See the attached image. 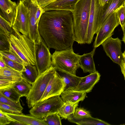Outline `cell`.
Segmentation results:
<instances>
[{"label": "cell", "instance_id": "30", "mask_svg": "<svg viewBox=\"0 0 125 125\" xmlns=\"http://www.w3.org/2000/svg\"><path fill=\"white\" fill-rule=\"evenodd\" d=\"M60 117L58 113H56L48 115L43 119L47 125H61Z\"/></svg>", "mask_w": 125, "mask_h": 125}, {"label": "cell", "instance_id": "17", "mask_svg": "<svg viewBox=\"0 0 125 125\" xmlns=\"http://www.w3.org/2000/svg\"><path fill=\"white\" fill-rule=\"evenodd\" d=\"M80 0H57L43 8L44 11L63 10L72 11Z\"/></svg>", "mask_w": 125, "mask_h": 125}, {"label": "cell", "instance_id": "6", "mask_svg": "<svg viewBox=\"0 0 125 125\" xmlns=\"http://www.w3.org/2000/svg\"><path fill=\"white\" fill-rule=\"evenodd\" d=\"M64 103L60 95L53 96L39 102L29 111L31 115L43 119L48 115L58 113Z\"/></svg>", "mask_w": 125, "mask_h": 125}, {"label": "cell", "instance_id": "43", "mask_svg": "<svg viewBox=\"0 0 125 125\" xmlns=\"http://www.w3.org/2000/svg\"><path fill=\"white\" fill-rule=\"evenodd\" d=\"M123 33V36L122 41L123 42L125 45V24L123 28H122Z\"/></svg>", "mask_w": 125, "mask_h": 125}, {"label": "cell", "instance_id": "26", "mask_svg": "<svg viewBox=\"0 0 125 125\" xmlns=\"http://www.w3.org/2000/svg\"><path fill=\"white\" fill-rule=\"evenodd\" d=\"M22 77H8L0 75V90L11 87Z\"/></svg>", "mask_w": 125, "mask_h": 125}, {"label": "cell", "instance_id": "40", "mask_svg": "<svg viewBox=\"0 0 125 125\" xmlns=\"http://www.w3.org/2000/svg\"><path fill=\"white\" fill-rule=\"evenodd\" d=\"M120 66L121 71L123 75L125 80V62L124 60L122 61Z\"/></svg>", "mask_w": 125, "mask_h": 125}, {"label": "cell", "instance_id": "3", "mask_svg": "<svg viewBox=\"0 0 125 125\" xmlns=\"http://www.w3.org/2000/svg\"><path fill=\"white\" fill-rule=\"evenodd\" d=\"M91 0H80L72 11L73 17L75 41L86 43Z\"/></svg>", "mask_w": 125, "mask_h": 125}, {"label": "cell", "instance_id": "23", "mask_svg": "<svg viewBox=\"0 0 125 125\" xmlns=\"http://www.w3.org/2000/svg\"><path fill=\"white\" fill-rule=\"evenodd\" d=\"M21 73L22 77L31 84L34 82L39 75L36 66L30 64L25 66Z\"/></svg>", "mask_w": 125, "mask_h": 125}, {"label": "cell", "instance_id": "14", "mask_svg": "<svg viewBox=\"0 0 125 125\" xmlns=\"http://www.w3.org/2000/svg\"><path fill=\"white\" fill-rule=\"evenodd\" d=\"M28 10L29 19V33L31 35L36 34L39 31L36 23V15L40 6L37 0H21Z\"/></svg>", "mask_w": 125, "mask_h": 125}, {"label": "cell", "instance_id": "2", "mask_svg": "<svg viewBox=\"0 0 125 125\" xmlns=\"http://www.w3.org/2000/svg\"><path fill=\"white\" fill-rule=\"evenodd\" d=\"M12 27L15 34L7 35L10 44L9 52L21 59L26 65L30 64L36 66V43L30 40L28 36L21 34Z\"/></svg>", "mask_w": 125, "mask_h": 125}, {"label": "cell", "instance_id": "31", "mask_svg": "<svg viewBox=\"0 0 125 125\" xmlns=\"http://www.w3.org/2000/svg\"><path fill=\"white\" fill-rule=\"evenodd\" d=\"M0 102L9 105L19 110L22 111L23 109L20 101L16 102L8 98L0 93Z\"/></svg>", "mask_w": 125, "mask_h": 125}, {"label": "cell", "instance_id": "21", "mask_svg": "<svg viewBox=\"0 0 125 125\" xmlns=\"http://www.w3.org/2000/svg\"><path fill=\"white\" fill-rule=\"evenodd\" d=\"M70 122L80 125H109V123L100 119L92 116L80 119L74 118L72 114L67 119Z\"/></svg>", "mask_w": 125, "mask_h": 125}, {"label": "cell", "instance_id": "41", "mask_svg": "<svg viewBox=\"0 0 125 125\" xmlns=\"http://www.w3.org/2000/svg\"><path fill=\"white\" fill-rule=\"evenodd\" d=\"M7 66L2 56L0 55V68H5Z\"/></svg>", "mask_w": 125, "mask_h": 125}, {"label": "cell", "instance_id": "36", "mask_svg": "<svg viewBox=\"0 0 125 125\" xmlns=\"http://www.w3.org/2000/svg\"><path fill=\"white\" fill-rule=\"evenodd\" d=\"M115 12L118 19L119 24L122 28L125 24V7L124 5L117 9Z\"/></svg>", "mask_w": 125, "mask_h": 125}, {"label": "cell", "instance_id": "29", "mask_svg": "<svg viewBox=\"0 0 125 125\" xmlns=\"http://www.w3.org/2000/svg\"><path fill=\"white\" fill-rule=\"evenodd\" d=\"M10 44L7 35L0 29V51H9Z\"/></svg>", "mask_w": 125, "mask_h": 125}, {"label": "cell", "instance_id": "5", "mask_svg": "<svg viewBox=\"0 0 125 125\" xmlns=\"http://www.w3.org/2000/svg\"><path fill=\"white\" fill-rule=\"evenodd\" d=\"M57 70L52 65L38 76L31 84L30 92L26 98L29 108H31L39 102L51 79Z\"/></svg>", "mask_w": 125, "mask_h": 125}, {"label": "cell", "instance_id": "22", "mask_svg": "<svg viewBox=\"0 0 125 125\" xmlns=\"http://www.w3.org/2000/svg\"><path fill=\"white\" fill-rule=\"evenodd\" d=\"M59 73L65 83L64 91L74 89L78 85L82 77L67 73L59 72Z\"/></svg>", "mask_w": 125, "mask_h": 125}, {"label": "cell", "instance_id": "12", "mask_svg": "<svg viewBox=\"0 0 125 125\" xmlns=\"http://www.w3.org/2000/svg\"><path fill=\"white\" fill-rule=\"evenodd\" d=\"M65 86L62 79L56 71L50 80L39 102L53 96L60 95L64 91Z\"/></svg>", "mask_w": 125, "mask_h": 125}, {"label": "cell", "instance_id": "11", "mask_svg": "<svg viewBox=\"0 0 125 125\" xmlns=\"http://www.w3.org/2000/svg\"><path fill=\"white\" fill-rule=\"evenodd\" d=\"M29 19L27 8L21 0L17 4L16 16L12 26L22 34L28 36Z\"/></svg>", "mask_w": 125, "mask_h": 125}, {"label": "cell", "instance_id": "42", "mask_svg": "<svg viewBox=\"0 0 125 125\" xmlns=\"http://www.w3.org/2000/svg\"><path fill=\"white\" fill-rule=\"evenodd\" d=\"M109 0H98L99 4L101 6H104Z\"/></svg>", "mask_w": 125, "mask_h": 125}, {"label": "cell", "instance_id": "7", "mask_svg": "<svg viewBox=\"0 0 125 125\" xmlns=\"http://www.w3.org/2000/svg\"><path fill=\"white\" fill-rule=\"evenodd\" d=\"M119 25L118 19L114 12L105 20L98 31L94 43V48H96L112 36L115 29Z\"/></svg>", "mask_w": 125, "mask_h": 125}, {"label": "cell", "instance_id": "9", "mask_svg": "<svg viewBox=\"0 0 125 125\" xmlns=\"http://www.w3.org/2000/svg\"><path fill=\"white\" fill-rule=\"evenodd\" d=\"M106 55L114 62L120 66L124 60L121 51V40L118 37L108 38L101 44Z\"/></svg>", "mask_w": 125, "mask_h": 125}, {"label": "cell", "instance_id": "39", "mask_svg": "<svg viewBox=\"0 0 125 125\" xmlns=\"http://www.w3.org/2000/svg\"><path fill=\"white\" fill-rule=\"evenodd\" d=\"M57 0H37L39 5L42 8Z\"/></svg>", "mask_w": 125, "mask_h": 125}, {"label": "cell", "instance_id": "18", "mask_svg": "<svg viewBox=\"0 0 125 125\" xmlns=\"http://www.w3.org/2000/svg\"><path fill=\"white\" fill-rule=\"evenodd\" d=\"M95 49L94 48L90 52L80 56L79 61L80 67L84 73L88 72L90 74L96 71L93 58Z\"/></svg>", "mask_w": 125, "mask_h": 125}, {"label": "cell", "instance_id": "8", "mask_svg": "<svg viewBox=\"0 0 125 125\" xmlns=\"http://www.w3.org/2000/svg\"><path fill=\"white\" fill-rule=\"evenodd\" d=\"M36 44V66L39 75L52 65V55L50 52L49 48L42 37L40 41Z\"/></svg>", "mask_w": 125, "mask_h": 125}, {"label": "cell", "instance_id": "15", "mask_svg": "<svg viewBox=\"0 0 125 125\" xmlns=\"http://www.w3.org/2000/svg\"><path fill=\"white\" fill-rule=\"evenodd\" d=\"M100 76V73L96 71L86 76L82 77L78 86L76 88L70 90L86 93H89L98 82Z\"/></svg>", "mask_w": 125, "mask_h": 125}, {"label": "cell", "instance_id": "38", "mask_svg": "<svg viewBox=\"0 0 125 125\" xmlns=\"http://www.w3.org/2000/svg\"><path fill=\"white\" fill-rule=\"evenodd\" d=\"M13 121H16L10 117L6 113L0 110V125L9 124Z\"/></svg>", "mask_w": 125, "mask_h": 125}, {"label": "cell", "instance_id": "25", "mask_svg": "<svg viewBox=\"0 0 125 125\" xmlns=\"http://www.w3.org/2000/svg\"><path fill=\"white\" fill-rule=\"evenodd\" d=\"M31 84L22 78L21 81L16 83L11 87L14 88L22 97H26L30 92Z\"/></svg>", "mask_w": 125, "mask_h": 125}, {"label": "cell", "instance_id": "33", "mask_svg": "<svg viewBox=\"0 0 125 125\" xmlns=\"http://www.w3.org/2000/svg\"><path fill=\"white\" fill-rule=\"evenodd\" d=\"M1 55L7 65L11 68L18 71L21 72L23 70L25 66L8 58Z\"/></svg>", "mask_w": 125, "mask_h": 125}, {"label": "cell", "instance_id": "34", "mask_svg": "<svg viewBox=\"0 0 125 125\" xmlns=\"http://www.w3.org/2000/svg\"><path fill=\"white\" fill-rule=\"evenodd\" d=\"M0 110L7 113L17 114L23 115L22 111L19 110L9 105L0 102Z\"/></svg>", "mask_w": 125, "mask_h": 125}, {"label": "cell", "instance_id": "35", "mask_svg": "<svg viewBox=\"0 0 125 125\" xmlns=\"http://www.w3.org/2000/svg\"><path fill=\"white\" fill-rule=\"evenodd\" d=\"M73 116L76 119L82 118L91 116L90 112L83 108H78L77 106L76 108L75 112Z\"/></svg>", "mask_w": 125, "mask_h": 125}, {"label": "cell", "instance_id": "16", "mask_svg": "<svg viewBox=\"0 0 125 125\" xmlns=\"http://www.w3.org/2000/svg\"><path fill=\"white\" fill-rule=\"evenodd\" d=\"M125 2V0H109L104 6H100L99 18V28L105 20L117 9L124 5Z\"/></svg>", "mask_w": 125, "mask_h": 125}, {"label": "cell", "instance_id": "44", "mask_svg": "<svg viewBox=\"0 0 125 125\" xmlns=\"http://www.w3.org/2000/svg\"><path fill=\"white\" fill-rule=\"evenodd\" d=\"M11 125H24L23 124L19 123L17 122L13 121L11 122L10 124Z\"/></svg>", "mask_w": 125, "mask_h": 125}, {"label": "cell", "instance_id": "32", "mask_svg": "<svg viewBox=\"0 0 125 125\" xmlns=\"http://www.w3.org/2000/svg\"><path fill=\"white\" fill-rule=\"evenodd\" d=\"M0 29L8 35L14 34L15 33L12 26L0 15Z\"/></svg>", "mask_w": 125, "mask_h": 125}, {"label": "cell", "instance_id": "46", "mask_svg": "<svg viewBox=\"0 0 125 125\" xmlns=\"http://www.w3.org/2000/svg\"><path fill=\"white\" fill-rule=\"evenodd\" d=\"M124 5H125V2Z\"/></svg>", "mask_w": 125, "mask_h": 125}, {"label": "cell", "instance_id": "45", "mask_svg": "<svg viewBox=\"0 0 125 125\" xmlns=\"http://www.w3.org/2000/svg\"><path fill=\"white\" fill-rule=\"evenodd\" d=\"M123 55L124 58V61L125 62V51L123 53Z\"/></svg>", "mask_w": 125, "mask_h": 125}, {"label": "cell", "instance_id": "37", "mask_svg": "<svg viewBox=\"0 0 125 125\" xmlns=\"http://www.w3.org/2000/svg\"><path fill=\"white\" fill-rule=\"evenodd\" d=\"M0 54L25 66L27 65L21 59L14 54L10 52L9 51L7 52L0 51Z\"/></svg>", "mask_w": 125, "mask_h": 125}, {"label": "cell", "instance_id": "27", "mask_svg": "<svg viewBox=\"0 0 125 125\" xmlns=\"http://www.w3.org/2000/svg\"><path fill=\"white\" fill-rule=\"evenodd\" d=\"M0 93L8 98L18 102L20 101L21 95L12 87L0 90Z\"/></svg>", "mask_w": 125, "mask_h": 125}, {"label": "cell", "instance_id": "20", "mask_svg": "<svg viewBox=\"0 0 125 125\" xmlns=\"http://www.w3.org/2000/svg\"><path fill=\"white\" fill-rule=\"evenodd\" d=\"M86 93L69 90L63 91L61 94V97L64 103L70 102L75 103L85 99Z\"/></svg>", "mask_w": 125, "mask_h": 125}, {"label": "cell", "instance_id": "10", "mask_svg": "<svg viewBox=\"0 0 125 125\" xmlns=\"http://www.w3.org/2000/svg\"><path fill=\"white\" fill-rule=\"evenodd\" d=\"M100 6L98 0H91L86 43L90 44L92 43L94 35L97 33L99 29V18Z\"/></svg>", "mask_w": 125, "mask_h": 125}, {"label": "cell", "instance_id": "13", "mask_svg": "<svg viewBox=\"0 0 125 125\" xmlns=\"http://www.w3.org/2000/svg\"><path fill=\"white\" fill-rule=\"evenodd\" d=\"M17 5L11 0H0V15L12 26L16 16Z\"/></svg>", "mask_w": 125, "mask_h": 125}, {"label": "cell", "instance_id": "4", "mask_svg": "<svg viewBox=\"0 0 125 125\" xmlns=\"http://www.w3.org/2000/svg\"><path fill=\"white\" fill-rule=\"evenodd\" d=\"M80 56L74 52L72 47L61 51L55 50L52 55V65L59 72L76 75V70L80 67Z\"/></svg>", "mask_w": 125, "mask_h": 125}, {"label": "cell", "instance_id": "19", "mask_svg": "<svg viewBox=\"0 0 125 125\" xmlns=\"http://www.w3.org/2000/svg\"><path fill=\"white\" fill-rule=\"evenodd\" d=\"M10 117L24 125H47L44 119H40L31 115L6 113Z\"/></svg>", "mask_w": 125, "mask_h": 125}, {"label": "cell", "instance_id": "1", "mask_svg": "<svg viewBox=\"0 0 125 125\" xmlns=\"http://www.w3.org/2000/svg\"><path fill=\"white\" fill-rule=\"evenodd\" d=\"M40 34L49 48L61 51L72 47L75 41L72 11H45L38 24Z\"/></svg>", "mask_w": 125, "mask_h": 125}, {"label": "cell", "instance_id": "28", "mask_svg": "<svg viewBox=\"0 0 125 125\" xmlns=\"http://www.w3.org/2000/svg\"><path fill=\"white\" fill-rule=\"evenodd\" d=\"M0 75L11 77H22L21 72L16 71L7 65L6 67L0 68Z\"/></svg>", "mask_w": 125, "mask_h": 125}, {"label": "cell", "instance_id": "24", "mask_svg": "<svg viewBox=\"0 0 125 125\" xmlns=\"http://www.w3.org/2000/svg\"><path fill=\"white\" fill-rule=\"evenodd\" d=\"M78 103L79 102L75 103L68 102L64 103L58 113V114L62 118L67 119L70 115L74 113Z\"/></svg>", "mask_w": 125, "mask_h": 125}]
</instances>
